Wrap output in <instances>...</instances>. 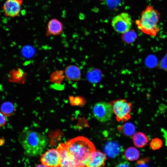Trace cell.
Instances as JSON below:
<instances>
[{"label":"cell","instance_id":"1","mask_svg":"<svg viewBox=\"0 0 167 167\" xmlns=\"http://www.w3.org/2000/svg\"><path fill=\"white\" fill-rule=\"evenodd\" d=\"M65 144L68 153V167H86L96 151L93 143L82 136L75 138Z\"/></svg>","mask_w":167,"mask_h":167},{"label":"cell","instance_id":"2","mask_svg":"<svg viewBox=\"0 0 167 167\" xmlns=\"http://www.w3.org/2000/svg\"><path fill=\"white\" fill-rule=\"evenodd\" d=\"M19 141L27 155L35 156L41 155L48 143L44 135L33 131L24 130L19 136Z\"/></svg>","mask_w":167,"mask_h":167},{"label":"cell","instance_id":"3","mask_svg":"<svg viewBox=\"0 0 167 167\" xmlns=\"http://www.w3.org/2000/svg\"><path fill=\"white\" fill-rule=\"evenodd\" d=\"M160 13L153 6L148 5L142 12L140 19L136 21L138 28L143 33L155 36L159 32Z\"/></svg>","mask_w":167,"mask_h":167},{"label":"cell","instance_id":"4","mask_svg":"<svg viewBox=\"0 0 167 167\" xmlns=\"http://www.w3.org/2000/svg\"><path fill=\"white\" fill-rule=\"evenodd\" d=\"M113 112L118 121L126 122L131 118L130 113L132 109V104L126 100L119 99L111 102Z\"/></svg>","mask_w":167,"mask_h":167},{"label":"cell","instance_id":"5","mask_svg":"<svg viewBox=\"0 0 167 167\" xmlns=\"http://www.w3.org/2000/svg\"><path fill=\"white\" fill-rule=\"evenodd\" d=\"M132 20L130 15L126 12L120 13L113 18L112 26L117 32L124 34L131 29L132 25Z\"/></svg>","mask_w":167,"mask_h":167},{"label":"cell","instance_id":"6","mask_svg":"<svg viewBox=\"0 0 167 167\" xmlns=\"http://www.w3.org/2000/svg\"><path fill=\"white\" fill-rule=\"evenodd\" d=\"M113 111L109 103L101 101L95 104L93 108V113L95 118L99 122H104L111 118Z\"/></svg>","mask_w":167,"mask_h":167},{"label":"cell","instance_id":"7","mask_svg":"<svg viewBox=\"0 0 167 167\" xmlns=\"http://www.w3.org/2000/svg\"><path fill=\"white\" fill-rule=\"evenodd\" d=\"M41 161L42 164L45 166H60L61 157L59 152L57 149H50L42 155Z\"/></svg>","mask_w":167,"mask_h":167},{"label":"cell","instance_id":"8","mask_svg":"<svg viewBox=\"0 0 167 167\" xmlns=\"http://www.w3.org/2000/svg\"><path fill=\"white\" fill-rule=\"evenodd\" d=\"M23 0H6L2 9L4 15L6 17L14 18L20 14Z\"/></svg>","mask_w":167,"mask_h":167},{"label":"cell","instance_id":"9","mask_svg":"<svg viewBox=\"0 0 167 167\" xmlns=\"http://www.w3.org/2000/svg\"><path fill=\"white\" fill-rule=\"evenodd\" d=\"M63 28V25L61 21L56 18L52 19L47 24L46 35L49 36L60 35Z\"/></svg>","mask_w":167,"mask_h":167},{"label":"cell","instance_id":"10","mask_svg":"<svg viewBox=\"0 0 167 167\" xmlns=\"http://www.w3.org/2000/svg\"><path fill=\"white\" fill-rule=\"evenodd\" d=\"M122 148L119 144L115 141L108 142L104 147V153L109 158H113L118 156L122 152Z\"/></svg>","mask_w":167,"mask_h":167},{"label":"cell","instance_id":"11","mask_svg":"<svg viewBox=\"0 0 167 167\" xmlns=\"http://www.w3.org/2000/svg\"><path fill=\"white\" fill-rule=\"evenodd\" d=\"M105 154L99 150H96L92 154L86 165L88 167L103 166L106 159Z\"/></svg>","mask_w":167,"mask_h":167},{"label":"cell","instance_id":"12","mask_svg":"<svg viewBox=\"0 0 167 167\" xmlns=\"http://www.w3.org/2000/svg\"><path fill=\"white\" fill-rule=\"evenodd\" d=\"M26 75V73L21 69L19 68L13 69L9 72L8 80L11 82L23 83L24 82Z\"/></svg>","mask_w":167,"mask_h":167},{"label":"cell","instance_id":"13","mask_svg":"<svg viewBox=\"0 0 167 167\" xmlns=\"http://www.w3.org/2000/svg\"><path fill=\"white\" fill-rule=\"evenodd\" d=\"M65 75L67 79L70 81H78L80 79V69L76 66L71 65L66 67Z\"/></svg>","mask_w":167,"mask_h":167},{"label":"cell","instance_id":"14","mask_svg":"<svg viewBox=\"0 0 167 167\" xmlns=\"http://www.w3.org/2000/svg\"><path fill=\"white\" fill-rule=\"evenodd\" d=\"M133 140L135 145L138 148H142L146 145L148 142V138L143 133L138 132L134 134Z\"/></svg>","mask_w":167,"mask_h":167},{"label":"cell","instance_id":"15","mask_svg":"<svg viewBox=\"0 0 167 167\" xmlns=\"http://www.w3.org/2000/svg\"><path fill=\"white\" fill-rule=\"evenodd\" d=\"M57 149L59 152L60 156V166L68 167V153L65 144H60Z\"/></svg>","mask_w":167,"mask_h":167},{"label":"cell","instance_id":"16","mask_svg":"<svg viewBox=\"0 0 167 167\" xmlns=\"http://www.w3.org/2000/svg\"><path fill=\"white\" fill-rule=\"evenodd\" d=\"M125 156L128 160L134 161L139 157L140 153L138 150L134 147H130L127 148L125 152Z\"/></svg>","mask_w":167,"mask_h":167},{"label":"cell","instance_id":"17","mask_svg":"<svg viewBox=\"0 0 167 167\" xmlns=\"http://www.w3.org/2000/svg\"><path fill=\"white\" fill-rule=\"evenodd\" d=\"M1 112L6 116H10L14 114L15 111L13 104L10 102H6L2 104L1 107Z\"/></svg>","mask_w":167,"mask_h":167},{"label":"cell","instance_id":"18","mask_svg":"<svg viewBox=\"0 0 167 167\" xmlns=\"http://www.w3.org/2000/svg\"><path fill=\"white\" fill-rule=\"evenodd\" d=\"M62 71H57L51 75L50 81L55 84H60L65 77Z\"/></svg>","mask_w":167,"mask_h":167},{"label":"cell","instance_id":"19","mask_svg":"<svg viewBox=\"0 0 167 167\" xmlns=\"http://www.w3.org/2000/svg\"><path fill=\"white\" fill-rule=\"evenodd\" d=\"M121 130L123 134L127 136H131L135 134V127L132 123L127 122L124 123Z\"/></svg>","mask_w":167,"mask_h":167},{"label":"cell","instance_id":"20","mask_svg":"<svg viewBox=\"0 0 167 167\" xmlns=\"http://www.w3.org/2000/svg\"><path fill=\"white\" fill-rule=\"evenodd\" d=\"M22 53L24 57L26 58L32 57L35 53V49L30 45L24 46L22 50Z\"/></svg>","mask_w":167,"mask_h":167},{"label":"cell","instance_id":"21","mask_svg":"<svg viewBox=\"0 0 167 167\" xmlns=\"http://www.w3.org/2000/svg\"><path fill=\"white\" fill-rule=\"evenodd\" d=\"M124 34L122 36L123 40L127 43L133 42L136 38L135 34L132 31H130L129 30Z\"/></svg>","mask_w":167,"mask_h":167},{"label":"cell","instance_id":"22","mask_svg":"<svg viewBox=\"0 0 167 167\" xmlns=\"http://www.w3.org/2000/svg\"><path fill=\"white\" fill-rule=\"evenodd\" d=\"M163 145V141L161 139L158 138L152 139L150 143V146L153 150H157L160 149Z\"/></svg>","mask_w":167,"mask_h":167},{"label":"cell","instance_id":"23","mask_svg":"<svg viewBox=\"0 0 167 167\" xmlns=\"http://www.w3.org/2000/svg\"><path fill=\"white\" fill-rule=\"evenodd\" d=\"M88 76V78L91 81L93 82L97 81L100 78V72L97 70H94L90 72Z\"/></svg>","mask_w":167,"mask_h":167},{"label":"cell","instance_id":"24","mask_svg":"<svg viewBox=\"0 0 167 167\" xmlns=\"http://www.w3.org/2000/svg\"><path fill=\"white\" fill-rule=\"evenodd\" d=\"M70 100L71 104L74 105H81L84 102L83 98L79 96H71L70 98Z\"/></svg>","mask_w":167,"mask_h":167},{"label":"cell","instance_id":"25","mask_svg":"<svg viewBox=\"0 0 167 167\" xmlns=\"http://www.w3.org/2000/svg\"><path fill=\"white\" fill-rule=\"evenodd\" d=\"M158 66L160 69L167 70V53L160 62Z\"/></svg>","mask_w":167,"mask_h":167},{"label":"cell","instance_id":"26","mask_svg":"<svg viewBox=\"0 0 167 167\" xmlns=\"http://www.w3.org/2000/svg\"><path fill=\"white\" fill-rule=\"evenodd\" d=\"M6 116L2 112H0V127L4 126L6 124Z\"/></svg>","mask_w":167,"mask_h":167},{"label":"cell","instance_id":"27","mask_svg":"<svg viewBox=\"0 0 167 167\" xmlns=\"http://www.w3.org/2000/svg\"><path fill=\"white\" fill-rule=\"evenodd\" d=\"M126 161L121 162L117 165V167H129L130 166L129 164Z\"/></svg>","mask_w":167,"mask_h":167},{"label":"cell","instance_id":"28","mask_svg":"<svg viewBox=\"0 0 167 167\" xmlns=\"http://www.w3.org/2000/svg\"><path fill=\"white\" fill-rule=\"evenodd\" d=\"M53 88L56 89L61 90L63 88V86L60 85V84H55L53 85Z\"/></svg>","mask_w":167,"mask_h":167},{"label":"cell","instance_id":"29","mask_svg":"<svg viewBox=\"0 0 167 167\" xmlns=\"http://www.w3.org/2000/svg\"><path fill=\"white\" fill-rule=\"evenodd\" d=\"M148 160L147 159H143L141 160L138 161H137V163L139 165H141L142 166L143 165H144L146 162L148 161Z\"/></svg>","mask_w":167,"mask_h":167}]
</instances>
